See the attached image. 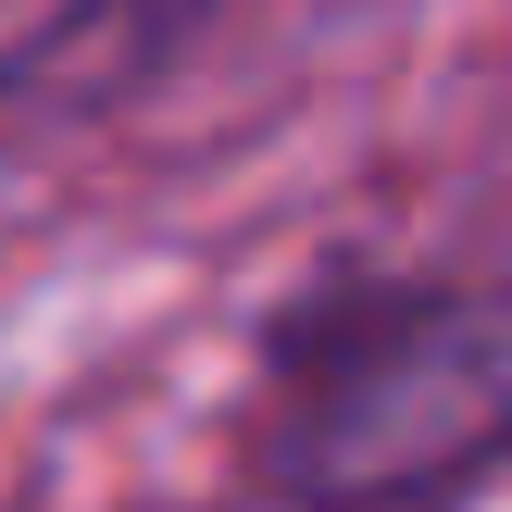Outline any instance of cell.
Wrapping results in <instances>:
<instances>
[{
  "mask_svg": "<svg viewBox=\"0 0 512 512\" xmlns=\"http://www.w3.org/2000/svg\"><path fill=\"white\" fill-rule=\"evenodd\" d=\"M238 463L275 512H463L512 475V275L313 263L250 338Z\"/></svg>",
  "mask_w": 512,
  "mask_h": 512,
  "instance_id": "1",
  "label": "cell"
},
{
  "mask_svg": "<svg viewBox=\"0 0 512 512\" xmlns=\"http://www.w3.org/2000/svg\"><path fill=\"white\" fill-rule=\"evenodd\" d=\"M188 25H200V0H63L0 63V113H113L188 50Z\"/></svg>",
  "mask_w": 512,
  "mask_h": 512,
  "instance_id": "2",
  "label": "cell"
}]
</instances>
